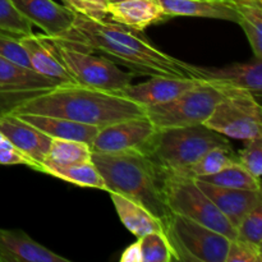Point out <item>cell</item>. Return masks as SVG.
Returning a JSON list of instances; mask_svg holds the SVG:
<instances>
[{
    "instance_id": "29",
    "label": "cell",
    "mask_w": 262,
    "mask_h": 262,
    "mask_svg": "<svg viewBox=\"0 0 262 262\" xmlns=\"http://www.w3.org/2000/svg\"><path fill=\"white\" fill-rule=\"evenodd\" d=\"M32 23L26 19L12 0H0V33L22 37L32 33Z\"/></svg>"
},
{
    "instance_id": "25",
    "label": "cell",
    "mask_w": 262,
    "mask_h": 262,
    "mask_svg": "<svg viewBox=\"0 0 262 262\" xmlns=\"http://www.w3.org/2000/svg\"><path fill=\"white\" fill-rule=\"evenodd\" d=\"M41 173L55 177L60 181L76 184L78 187L106 191L104 179H102L101 174L97 170L95 164L92 163V160L86 161V163L74 164V165L61 166V168H46L42 169Z\"/></svg>"
},
{
    "instance_id": "33",
    "label": "cell",
    "mask_w": 262,
    "mask_h": 262,
    "mask_svg": "<svg viewBox=\"0 0 262 262\" xmlns=\"http://www.w3.org/2000/svg\"><path fill=\"white\" fill-rule=\"evenodd\" d=\"M262 250L242 239H232L229 242L225 262H261Z\"/></svg>"
},
{
    "instance_id": "6",
    "label": "cell",
    "mask_w": 262,
    "mask_h": 262,
    "mask_svg": "<svg viewBox=\"0 0 262 262\" xmlns=\"http://www.w3.org/2000/svg\"><path fill=\"white\" fill-rule=\"evenodd\" d=\"M163 230L176 261L225 262L230 239L199 223L171 212Z\"/></svg>"
},
{
    "instance_id": "27",
    "label": "cell",
    "mask_w": 262,
    "mask_h": 262,
    "mask_svg": "<svg viewBox=\"0 0 262 262\" xmlns=\"http://www.w3.org/2000/svg\"><path fill=\"white\" fill-rule=\"evenodd\" d=\"M206 183L214 184V186L225 187V188L235 189H250V191H261L260 179L255 178L251 173H248L239 163H234L227 166L219 173L212 176L199 178Z\"/></svg>"
},
{
    "instance_id": "2",
    "label": "cell",
    "mask_w": 262,
    "mask_h": 262,
    "mask_svg": "<svg viewBox=\"0 0 262 262\" xmlns=\"http://www.w3.org/2000/svg\"><path fill=\"white\" fill-rule=\"evenodd\" d=\"M13 114L60 117L102 128L119 120L145 117L146 107L115 92L78 83H60L18 105Z\"/></svg>"
},
{
    "instance_id": "38",
    "label": "cell",
    "mask_w": 262,
    "mask_h": 262,
    "mask_svg": "<svg viewBox=\"0 0 262 262\" xmlns=\"http://www.w3.org/2000/svg\"><path fill=\"white\" fill-rule=\"evenodd\" d=\"M118 2H123V0H109V3H118Z\"/></svg>"
},
{
    "instance_id": "37",
    "label": "cell",
    "mask_w": 262,
    "mask_h": 262,
    "mask_svg": "<svg viewBox=\"0 0 262 262\" xmlns=\"http://www.w3.org/2000/svg\"><path fill=\"white\" fill-rule=\"evenodd\" d=\"M97 2H99V3H101V4L104 5V7H106V5L109 4V0H97Z\"/></svg>"
},
{
    "instance_id": "18",
    "label": "cell",
    "mask_w": 262,
    "mask_h": 262,
    "mask_svg": "<svg viewBox=\"0 0 262 262\" xmlns=\"http://www.w3.org/2000/svg\"><path fill=\"white\" fill-rule=\"evenodd\" d=\"M106 14L110 20L142 32L148 26L168 19L159 0H123L109 3Z\"/></svg>"
},
{
    "instance_id": "12",
    "label": "cell",
    "mask_w": 262,
    "mask_h": 262,
    "mask_svg": "<svg viewBox=\"0 0 262 262\" xmlns=\"http://www.w3.org/2000/svg\"><path fill=\"white\" fill-rule=\"evenodd\" d=\"M184 71L191 78L210 83L245 89L261 97L262 91V61L256 59L248 63H234L224 68H206L183 61Z\"/></svg>"
},
{
    "instance_id": "35",
    "label": "cell",
    "mask_w": 262,
    "mask_h": 262,
    "mask_svg": "<svg viewBox=\"0 0 262 262\" xmlns=\"http://www.w3.org/2000/svg\"><path fill=\"white\" fill-rule=\"evenodd\" d=\"M0 165H26L32 169V161L23 155L2 130H0Z\"/></svg>"
},
{
    "instance_id": "7",
    "label": "cell",
    "mask_w": 262,
    "mask_h": 262,
    "mask_svg": "<svg viewBox=\"0 0 262 262\" xmlns=\"http://www.w3.org/2000/svg\"><path fill=\"white\" fill-rule=\"evenodd\" d=\"M224 97L204 122L227 138L248 141L262 136V109L258 97L239 87L219 84Z\"/></svg>"
},
{
    "instance_id": "10",
    "label": "cell",
    "mask_w": 262,
    "mask_h": 262,
    "mask_svg": "<svg viewBox=\"0 0 262 262\" xmlns=\"http://www.w3.org/2000/svg\"><path fill=\"white\" fill-rule=\"evenodd\" d=\"M159 129L147 117L129 118L100 128L92 142V152L140 151L147 154Z\"/></svg>"
},
{
    "instance_id": "5",
    "label": "cell",
    "mask_w": 262,
    "mask_h": 262,
    "mask_svg": "<svg viewBox=\"0 0 262 262\" xmlns=\"http://www.w3.org/2000/svg\"><path fill=\"white\" fill-rule=\"evenodd\" d=\"M45 37L50 41L56 56L76 83L102 91L118 92L132 83L136 77L133 72L123 71L115 61L101 54L95 55L92 51L68 45L58 38Z\"/></svg>"
},
{
    "instance_id": "1",
    "label": "cell",
    "mask_w": 262,
    "mask_h": 262,
    "mask_svg": "<svg viewBox=\"0 0 262 262\" xmlns=\"http://www.w3.org/2000/svg\"><path fill=\"white\" fill-rule=\"evenodd\" d=\"M68 45L78 46L125 67L136 76L189 77L183 61L168 55L150 40L113 20H95L76 14L73 26L61 37H54Z\"/></svg>"
},
{
    "instance_id": "13",
    "label": "cell",
    "mask_w": 262,
    "mask_h": 262,
    "mask_svg": "<svg viewBox=\"0 0 262 262\" xmlns=\"http://www.w3.org/2000/svg\"><path fill=\"white\" fill-rule=\"evenodd\" d=\"M18 12L48 37H61L72 28L76 13L54 0H12Z\"/></svg>"
},
{
    "instance_id": "3",
    "label": "cell",
    "mask_w": 262,
    "mask_h": 262,
    "mask_svg": "<svg viewBox=\"0 0 262 262\" xmlns=\"http://www.w3.org/2000/svg\"><path fill=\"white\" fill-rule=\"evenodd\" d=\"M106 192H115L142 205L161 223L171 214L165 201L166 170L140 151L92 152Z\"/></svg>"
},
{
    "instance_id": "28",
    "label": "cell",
    "mask_w": 262,
    "mask_h": 262,
    "mask_svg": "<svg viewBox=\"0 0 262 262\" xmlns=\"http://www.w3.org/2000/svg\"><path fill=\"white\" fill-rule=\"evenodd\" d=\"M142 262H171L176 261L173 250L169 245L164 230L147 233L138 238Z\"/></svg>"
},
{
    "instance_id": "15",
    "label": "cell",
    "mask_w": 262,
    "mask_h": 262,
    "mask_svg": "<svg viewBox=\"0 0 262 262\" xmlns=\"http://www.w3.org/2000/svg\"><path fill=\"white\" fill-rule=\"evenodd\" d=\"M0 130L32 161L33 170L38 171L50 147L51 138L13 113L0 115Z\"/></svg>"
},
{
    "instance_id": "8",
    "label": "cell",
    "mask_w": 262,
    "mask_h": 262,
    "mask_svg": "<svg viewBox=\"0 0 262 262\" xmlns=\"http://www.w3.org/2000/svg\"><path fill=\"white\" fill-rule=\"evenodd\" d=\"M164 191L170 212L193 220L225 235L230 241L237 238V229L234 225L230 224L214 202L197 186L196 179L166 171Z\"/></svg>"
},
{
    "instance_id": "21",
    "label": "cell",
    "mask_w": 262,
    "mask_h": 262,
    "mask_svg": "<svg viewBox=\"0 0 262 262\" xmlns=\"http://www.w3.org/2000/svg\"><path fill=\"white\" fill-rule=\"evenodd\" d=\"M32 124L41 132L48 135L50 138H60V140H73L84 142L91 146L96 137L100 128L94 125L82 124L73 120L64 119L60 117H50V115L38 114H15Z\"/></svg>"
},
{
    "instance_id": "23",
    "label": "cell",
    "mask_w": 262,
    "mask_h": 262,
    "mask_svg": "<svg viewBox=\"0 0 262 262\" xmlns=\"http://www.w3.org/2000/svg\"><path fill=\"white\" fill-rule=\"evenodd\" d=\"M92 148L84 142L73 140H60L51 138L50 147L43 159L38 171L46 168H61V166L74 165V164L91 161Z\"/></svg>"
},
{
    "instance_id": "26",
    "label": "cell",
    "mask_w": 262,
    "mask_h": 262,
    "mask_svg": "<svg viewBox=\"0 0 262 262\" xmlns=\"http://www.w3.org/2000/svg\"><path fill=\"white\" fill-rule=\"evenodd\" d=\"M237 154L233 150L232 143L224 146H216V147L205 152L196 163L188 166L181 174L193 179L204 178V177L219 173L220 170L237 163Z\"/></svg>"
},
{
    "instance_id": "20",
    "label": "cell",
    "mask_w": 262,
    "mask_h": 262,
    "mask_svg": "<svg viewBox=\"0 0 262 262\" xmlns=\"http://www.w3.org/2000/svg\"><path fill=\"white\" fill-rule=\"evenodd\" d=\"M169 18L201 17L238 22L234 0H159Z\"/></svg>"
},
{
    "instance_id": "16",
    "label": "cell",
    "mask_w": 262,
    "mask_h": 262,
    "mask_svg": "<svg viewBox=\"0 0 262 262\" xmlns=\"http://www.w3.org/2000/svg\"><path fill=\"white\" fill-rule=\"evenodd\" d=\"M196 183L237 229L245 216L262 205L261 191L225 188L196 179Z\"/></svg>"
},
{
    "instance_id": "36",
    "label": "cell",
    "mask_w": 262,
    "mask_h": 262,
    "mask_svg": "<svg viewBox=\"0 0 262 262\" xmlns=\"http://www.w3.org/2000/svg\"><path fill=\"white\" fill-rule=\"evenodd\" d=\"M120 261L122 262H142V255H141L140 242H135L130 246H128L124 251H123L122 256H120Z\"/></svg>"
},
{
    "instance_id": "22",
    "label": "cell",
    "mask_w": 262,
    "mask_h": 262,
    "mask_svg": "<svg viewBox=\"0 0 262 262\" xmlns=\"http://www.w3.org/2000/svg\"><path fill=\"white\" fill-rule=\"evenodd\" d=\"M120 222L137 238L147 233L163 230V223L142 205L115 192H109Z\"/></svg>"
},
{
    "instance_id": "34",
    "label": "cell",
    "mask_w": 262,
    "mask_h": 262,
    "mask_svg": "<svg viewBox=\"0 0 262 262\" xmlns=\"http://www.w3.org/2000/svg\"><path fill=\"white\" fill-rule=\"evenodd\" d=\"M67 8L82 17L95 20L106 19V7L97 0H61Z\"/></svg>"
},
{
    "instance_id": "19",
    "label": "cell",
    "mask_w": 262,
    "mask_h": 262,
    "mask_svg": "<svg viewBox=\"0 0 262 262\" xmlns=\"http://www.w3.org/2000/svg\"><path fill=\"white\" fill-rule=\"evenodd\" d=\"M19 41L27 51L33 71L59 83H76L60 59L56 56L45 35H35L32 32L19 37Z\"/></svg>"
},
{
    "instance_id": "32",
    "label": "cell",
    "mask_w": 262,
    "mask_h": 262,
    "mask_svg": "<svg viewBox=\"0 0 262 262\" xmlns=\"http://www.w3.org/2000/svg\"><path fill=\"white\" fill-rule=\"evenodd\" d=\"M0 56L18 66L32 69L27 51L23 48L19 37L0 33Z\"/></svg>"
},
{
    "instance_id": "11",
    "label": "cell",
    "mask_w": 262,
    "mask_h": 262,
    "mask_svg": "<svg viewBox=\"0 0 262 262\" xmlns=\"http://www.w3.org/2000/svg\"><path fill=\"white\" fill-rule=\"evenodd\" d=\"M59 82L33 69L18 66L0 56V115L12 113L26 100L54 89Z\"/></svg>"
},
{
    "instance_id": "30",
    "label": "cell",
    "mask_w": 262,
    "mask_h": 262,
    "mask_svg": "<svg viewBox=\"0 0 262 262\" xmlns=\"http://www.w3.org/2000/svg\"><path fill=\"white\" fill-rule=\"evenodd\" d=\"M237 238L262 250V205L247 214L237 227Z\"/></svg>"
},
{
    "instance_id": "9",
    "label": "cell",
    "mask_w": 262,
    "mask_h": 262,
    "mask_svg": "<svg viewBox=\"0 0 262 262\" xmlns=\"http://www.w3.org/2000/svg\"><path fill=\"white\" fill-rule=\"evenodd\" d=\"M223 97L219 84L199 81L176 99L146 107V117L159 130L204 124Z\"/></svg>"
},
{
    "instance_id": "24",
    "label": "cell",
    "mask_w": 262,
    "mask_h": 262,
    "mask_svg": "<svg viewBox=\"0 0 262 262\" xmlns=\"http://www.w3.org/2000/svg\"><path fill=\"white\" fill-rule=\"evenodd\" d=\"M238 25L243 28L256 59H262V5L261 0H234Z\"/></svg>"
},
{
    "instance_id": "17",
    "label": "cell",
    "mask_w": 262,
    "mask_h": 262,
    "mask_svg": "<svg viewBox=\"0 0 262 262\" xmlns=\"http://www.w3.org/2000/svg\"><path fill=\"white\" fill-rule=\"evenodd\" d=\"M0 262H69L20 229H0Z\"/></svg>"
},
{
    "instance_id": "14",
    "label": "cell",
    "mask_w": 262,
    "mask_h": 262,
    "mask_svg": "<svg viewBox=\"0 0 262 262\" xmlns=\"http://www.w3.org/2000/svg\"><path fill=\"white\" fill-rule=\"evenodd\" d=\"M199 83V79L191 77H151L148 81L138 84H128L115 94L132 100L142 106L164 104L176 99Z\"/></svg>"
},
{
    "instance_id": "31",
    "label": "cell",
    "mask_w": 262,
    "mask_h": 262,
    "mask_svg": "<svg viewBox=\"0 0 262 262\" xmlns=\"http://www.w3.org/2000/svg\"><path fill=\"white\" fill-rule=\"evenodd\" d=\"M246 145L237 154V160L248 173L261 181L262 173V136L245 141Z\"/></svg>"
},
{
    "instance_id": "4",
    "label": "cell",
    "mask_w": 262,
    "mask_h": 262,
    "mask_svg": "<svg viewBox=\"0 0 262 262\" xmlns=\"http://www.w3.org/2000/svg\"><path fill=\"white\" fill-rule=\"evenodd\" d=\"M229 140L206 125L159 130L146 155L171 173H183L205 152L216 146L229 145Z\"/></svg>"
}]
</instances>
